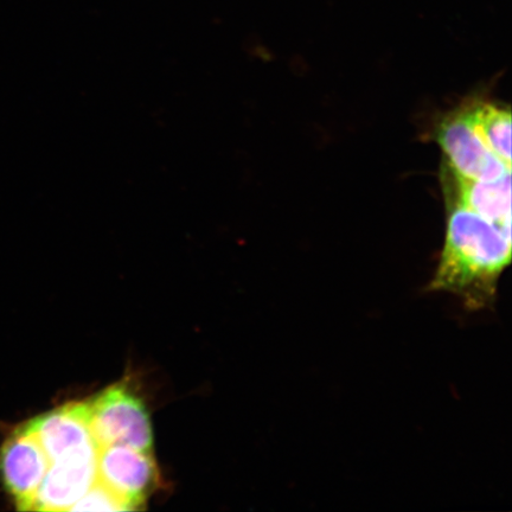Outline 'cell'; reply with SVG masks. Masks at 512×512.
Segmentation results:
<instances>
[{"label":"cell","instance_id":"1","mask_svg":"<svg viewBox=\"0 0 512 512\" xmlns=\"http://www.w3.org/2000/svg\"><path fill=\"white\" fill-rule=\"evenodd\" d=\"M445 201V243L427 291L453 294L467 310L491 309L499 279L511 264V233L462 204Z\"/></svg>","mask_w":512,"mask_h":512},{"label":"cell","instance_id":"2","mask_svg":"<svg viewBox=\"0 0 512 512\" xmlns=\"http://www.w3.org/2000/svg\"><path fill=\"white\" fill-rule=\"evenodd\" d=\"M88 403L92 433L98 447L123 445L151 452L149 414L143 402L130 390L113 386Z\"/></svg>","mask_w":512,"mask_h":512},{"label":"cell","instance_id":"3","mask_svg":"<svg viewBox=\"0 0 512 512\" xmlns=\"http://www.w3.org/2000/svg\"><path fill=\"white\" fill-rule=\"evenodd\" d=\"M435 140L444 152L445 162L460 175L478 181H496L511 172L480 139L464 105L440 121Z\"/></svg>","mask_w":512,"mask_h":512},{"label":"cell","instance_id":"4","mask_svg":"<svg viewBox=\"0 0 512 512\" xmlns=\"http://www.w3.org/2000/svg\"><path fill=\"white\" fill-rule=\"evenodd\" d=\"M50 460L28 425L17 428L0 447V479L19 510H31Z\"/></svg>","mask_w":512,"mask_h":512},{"label":"cell","instance_id":"5","mask_svg":"<svg viewBox=\"0 0 512 512\" xmlns=\"http://www.w3.org/2000/svg\"><path fill=\"white\" fill-rule=\"evenodd\" d=\"M50 463L98 453L89 403L74 402L28 422Z\"/></svg>","mask_w":512,"mask_h":512},{"label":"cell","instance_id":"6","mask_svg":"<svg viewBox=\"0 0 512 512\" xmlns=\"http://www.w3.org/2000/svg\"><path fill=\"white\" fill-rule=\"evenodd\" d=\"M98 480L115 495L136 509L156 484L157 467L150 452L111 445L98 448Z\"/></svg>","mask_w":512,"mask_h":512},{"label":"cell","instance_id":"7","mask_svg":"<svg viewBox=\"0 0 512 512\" xmlns=\"http://www.w3.org/2000/svg\"><path fill=\"white\" fill-rule=\"evenodd\" d=\"M441 183L445 200L462 204L511 233V172L496 181H478L458 174L444 160Z\"/></svg>","mask_w":512,"mask_h":512},{"label":"cell","instance_id":"8","mask_svg":"<svg viewBox=\"0 0 512 512\" xmlns=\"http://www.w3.org/2000/svg\"><path fill=\"white\" fill-rule=\"evenodd\" d=\"M96 454L50 463L31 510L70 511L98 480Z\"/></svg>","mask_w":512,"mask_h":512},{"label":"cell","instance_id":"9","mask_svg":"<svg viewBox=\"0 0 512 512\" xmlns=\"http://www.w3.org/2000/svg\"><path fill=\"white\" fill-rule=\"evenodd\" d=\"M467 118L480 139L511 168V111L497 102L478 100L464 105Z\"/></svg>","mask_w":512,"mask_h":512},{"label":"cell","instance_id":"10","mask_svg":"<svg viewBox=\"0 0 512 512\" xmlns=\"http://www.w3.org/2000/svg\"><path fill=\"white\" fill-rule=\"evenodd\" d=\"M132 510L123 499L102 485L99 480L70 511H128Z\"/></svg>","mask_w":512,"mask_h":512}]
</instances>
